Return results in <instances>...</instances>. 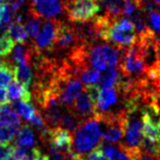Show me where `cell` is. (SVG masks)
Here are the masks:
<instances>
[{"instance_id": "9", "label": "cell", "mask_w": 160, "mask_h": 160, "mask_svg": "<svg viewBox=\"0 0 160 160\" xmlns=\"http://www.w3.org/2000/svg\"><path fill=\"white\" fill-rule=\"evenodd\" d=\"M95 102L90 98L86 90L80 92L77 98L69 107V111L74 112L80 119L82 118H92L95 113Z\"/></svg>"}, {"instance_id": "6", "label": "cell", "mask_w": 160, "mask_h": 160, "mask_svg": "<svg viewBox=\"0 0 160 160\" xmlns=\"http://www.w3.org/2000/svg\"><path fill=\"white\" fill-rule=\"evenodd\" d=\"M80 43L81 41L79 39L76 28L65 22H59L54 50L65 51L68 49H75Z\"/></svg>"}, {"instance_id": "19", "label": "cell", "mask_w": 160, "mask_h": 160, "mask_svg": "<svg viewBox=\"0 0 160 160\" xmlns=\"http://www.w3.org/2000/svg\"><path fill=\"white\" fill-rule=\"evenodd\" d=\"M143 10H145L148 15L149 22L155 32L160 35V11L154 7L153 3L148 2L144 5Z\"/></svg>"}, {"instance_id": "30", "label": "cell", "mask_w": 160, "mask_h": 160, "mask_svg": "<svg viewBox=\"0 0 160 160\" xmlns=\"http://www.w3.org/2000/svg\"><path fill=\"white\" fill-rule=\"evenodd\" d=\"M155 2H156V4L158 5V4H160V0H155Z\"/></svg>"}, {"instance_id": "32", "label": "cell", "mask_w": 160, "mask_h": 160, "mask_svg": "<svg viewBox=\"0 0 160 160\" xmlns=\"http://www.w3.org/2000/svg\"><path fill=\"white\" fill-rule=\"evenodd\" d=\"M22 160H31V159H28V158H27V159H22Z\"/></svg>"}, {"instance_id": "26", "label": "cell", "mask_w": 160, "mask_h": 160, "mask_svg": "<svg viewBox=\"0 0 160 160\" xmlns=\"http://www.w3.org/2000/svg\"><path fill=\"white\" fill-rule=\"evenodd\" d=\"M10 154V146H0V160Z\"/></svg>"}, {"instance_id": "4", "label": "cell", "mask_w": 160, "mask_h": 160, "mask_svg": "<svg viewBox=\"0 0 160 160\" xmlns=\"http://www.w3.org/2000/svg\"><path fill=\"white\" fill-rule=\"evenodd\" d=\"M63 8L71 22H85L95 18L99 11L98 0H63Z\"/></svg>"}, {"instance_id": "15", "label": "cell", "mask_w": 160, "mask_h": 160, "mask_svg": "<svg viewBox=\"0 0 160 160\" xmlns=\"http://www.w3.org/2000/svg\"><path fill=\"white\" fill-rule=\"evenodd\" d=\"M14 79V66L8 61L0 63V87H7Z\"/></svg>"}, {"instance_id": "18", "label": "cell", "mask_w": 160, "mask_h": 160, "mask_svg": "<svg viewBox=\"0 0 160 160\" xmlns=\"http://www.w3.org/2000/svg\"><path fill=\"white\" fill-rule=\"evenodd\" d=\"M121 78V75L116 68L109 69L108 70V72L102 76L100 81L98 82V86L100 89H104V88H112L113 86H116L119 80Z\"/></svg>"}, {"instance_id": "31", "label": "cell", "mask_w": 160, "mask_h": 160, "mask_svg": "<svg viewBox=\"0 0 160 160\" xmlns=\"http://www.w3.org/2000/svg\"><path fill=\"white\" fill-rule=\"evenodd\" d=\"M4 1H5V0H0V2H4Z\"/></svg>"}, {"instance_id": "29", "label": "cell", "mask_w": 160, "mask_h": 160, "mask_svg": "<svg viewBox=\"0 0 160 160\" xmlns=\"http://www.w3.org/2000/svg\"><path fill=\"white\" fill-rule=\"evenodd\" d=\"M2 160H16L13 156H12V155L11 154H9V155H7V156L6 157H4Z\"/></svg>"}, {"instance_id": "8", "label": "cell", "mask_w": 160, "mask_h": 160, "mask_svg": "<svg viewBox=\"0 0 160 160\" xmlns=\"http://www.w3.org/2000/svg\"><path fill=\"white\" fill-rule=\"evenodd\" d=\"M44 139H48L51 146L55 147L61 152L69 154L73 152V138L69 131L61 127L51 128Z\"/></svg>"}, {"instance_id": "5", "label": "cell", "mask_w": 160, "mask_h": 160, "mask_svg": "<svg viewBox=\"0 0 160 160\" xmlns=\"http://www.w3.org/2000/svg\"><path fill=\"white\" fill-rule=\"evenodd\" d=\"M59 22L56 19H49L44 23L42 31L35 37V41L31 46L36 53L54 51Z\"/></svg>"}, {"instance_id": "24", "label": "cell", "mask_w": 160, "mask_h": 160, "mask_svg": "<svg viewBox=\"0 0 160 160\" xmlns=\"http://www.w3.org/2000/svg\"><path fill=\"white\" fill-rule=\"evenodd\" d=\"M76 160H107V158L104 157L100 147L98 146L96 148L92 149L90 152H88L86 154L81 155L78 153V156H77Z\"/></svg>"}, {"instance_id": "25", "label": "cell", "mask_w": 160, "mask_h": 160, "mask_svg": "<svg viewBox=\"0 0 160 160\" xmlns=\"http://www.w3.org/2000/svg\"><path fill=\"white\" fill-rule=\"evenodd\" d=\"M5 104H9V98H8L6 90L0 87V107L5 106Z\"/></svg>"}, {"instance_id": "13", "label": "cell", "mask_w": 160, "mask_h": 160, "mask_svg": "<svg viewBox=\"0 0 160 160\" xmlns=\"http://www.w3.org/2000/svg\"><path fill=\"white\" fill-rule=\"evenodd\" d=\"M22 123V120L13 109H12L9 104L0 107V127L4 126H16L18 127Z\"/></svg>"}, {"instance_id": "16", "label": "cell", "mask_w": 160, "mask_h": 160, "mask_svg": "<svg viewBox=\"0 0 160 160\" xmlns=\"http://www.w3.org/2000/svg\"><path fill=\"white\" fill-rule=\"evenodd\" d=\"M16 144L22 147H32L36 144L35 135L28 125H23L18 130L16 137Z\"/></svg>"}, {"instance_id": "28", "label": "cell", "mask_w": 160, "mask_h": 160, "mask_svg": "<svg viewBox=\"0 0 160 160\" xmlns=\"http://www.w3.org/2000/svg\"><path fill=\"white\" fill-rule=\"evenodd\" d=\"M5 6H6L5 2H0V22H1V18H2L4 9H5Z\"/></svg>"}, {"instance_id": "22", "label": "cell", "mask_w": 160, "mask_h": 160, "mask_svg": "<svg viewBox=\"0 0 160 160\" xmlns=\"http://www.w3.org/2000/svg\"><path fill=\"white\" fill-rule=\"evenodd\" d=\"M41 24H42V18L29 13V16L26 22V27H24L28 32V36L33 39L38 35V32H39Z\"/></svg>"}, {"instance_id": "14", "label": "cell", "mask_w": 160, "mask_h": 160, "mask_svg": "<svg viewBox=\"0 0 160 160\" xmlns=\"http://www.w3.org/2000/svg\"><path fill=\"white\" fill-rule=\"evenodd\" d=\"M7 33L14 43H18V44H26V42L28 38L23 23L16 22V20L13 22H11L9 26H8Z\"/></svg>"}, {"instance_id": "23", "label": "cell", "mask_w": 160, "mask_h": 160, "mask_svg": "<svg viewBox=\"0 0 160 160\" xmlns=\"http://www.w3.org/2000/svg\"><path fill=\"white\" fill-rule=\"evenodd\" d=\"M15 108L18 109V115L22 116L24 120H28V121L31 120L32 117L37 112V109L31 102H18L15 104Z\"/></svg>"}, {"instance_id": "27", "label": "cell", "mask_w": 160, "mask_h": 160, "mask_svg": "<svg viewBox=\"0 0 160 160\" xmlns=\"http://www.w3.org/2000/svg\"><path fill=\"white\" fill-rule=\"evenodd\" d=\"M139 160H159L158 158L152 156V155L150 154H147V153H144L142 152L141 155H140V158H139Z\"/></svg>"}, {"instance_id": "12", "label": "cell", "mask_w": 160, "mask_h": 160, "mask_svg": "<svg viewBox=\"0 0 160 160\" xmlns=\"http://www.w3.org/2000/svg\"><path fill=\"white\" fill-rule=\"evenodd\" d=\"M14 80L28 89L32 82V74L28 62H20L14 66Z\"/></svg>"}, {"instance_id": "11", "label": "cell", "mask_w": 160, "mask_h": 160, "mask_svg": "<svg viewBox=\"0 0 160 160\" xmlns=\"http://www.w3.org/2000/svg\"><path fill=\"white\" fill-rule=\"evenodd\" d=\"M9 102H14V100L20 99L19 102H32V94L28 88L23 87L19 82L14 80L13 82L10 83L8 86V92H7Z\"/></svg>"}, {"instance_id": "7", "label": "cell", "mask_w": 160, "mask_h": 160, "mask_svg": "<svg viewBox=\"0 0 160 160\" xmlns=\"http://www.w3.org/2000/svg\"><path fill=\"white\" fill-rule=\"evenodd\" d=\"M63 11V4L59 0H31L29 13L45 19H55Z\"/></svg>"}, {"instance_id": "20", "label": "cell", "mask_w": 160, "mask_h": 160, "mask_svg": "<svg viewBox=\"0 0 160 160\" xmlns=\"http://www.w3.org/2000/svg\"><path fill=\"white\" fill-rule=\"evenodd\" d=\"M79 78L81 79V81L88 85H98V82L102 78V74L99 73V71L95 69H84L79 74Z\"/></svg>"}, {"instance_id": "17", "label": "cell", "mask_w": 160, "mask_h": 160, "mask_svg": "<svg viewBox=\"0 0 160 160\" xmlns=\"http://www.w3.org/2000/svg\"><path fill=\"white\" fill-rule=\"evenodd\" d=\"M80 121H81V119L78 116H76L74 112L68 109V112H65L62 115L60 125L64 129H66L67 131L75 132L79 128Z\"/></svg>"}, {"instance_id": "21", "label": "cell", "mask_w": 160, "mask_h": 160, "mask_svg": "<svg viewBox=\"0 0 160 160\" xmlns=\"http://www.w3.org/2000/svg\"><path fill=\"white\" fill-rule=\"evenodd\" d=\"M16 126H4L0 127V146H8L10 141L18 133Z\"/></svg>"}, {"instance_id": "3", "label": "cell", "mask_w": 160, "mask_h": 160, "mask_svg": "<svg viewBox=\"0 0 160 160\" xmlns=\"http://www.w3.org/2000/svg\"><path fill=\"white\" fill-rule=\"evenodd\" d=\"M100 125L94 117L88 119L75 131L74 148L77 153H85L98 144L100 138Z\"/></svg>"}, {"instance_id": "10", "label": "cell", "mask_w": 160, "mask_h": 160, "mask_svg": "<svg viewBox=\"0 0 160 160\" xmlns=\"http://www.w3.org/2000/svg\"><path fill=\"white\" fill-rule=\"evenodd\" d=\"M117 100L118 92L113 87L100 89L95 104V112H107L109 108L117 103Z\"/></svg>"}, {"instance_id": "1", "label": "cell", "mask_w": 160, "mask_h": 160, "mask_svg": "<svg viewBox=\"0 0 160 160\" xmlns=\"http://www.w3.org/2000/svg\"><path fill=\"white\" fill-rule=\"evenodd\" d=\"M88 66L98 71L116 68L121 60V48H115L107 43L81 42Z\"/></svg>"}, {"instance_id": "2", "label": "cell", "mask_w": 160, "mask_h": 160, "mask_svg": "<svg viewBox=\"0 0 160 160\" xmlns=\"http://www.w3.org/2000/svg\"><path fill=\"white\" fill-rule=\"evenodd\" d=\"M136 28L132 20L128 18H117L111 23L102 35V40L111 42L118 48H128L136 42Z\"/></svg>"}]
</instances>
